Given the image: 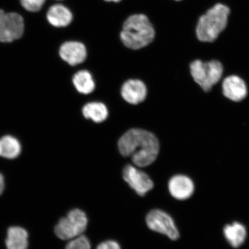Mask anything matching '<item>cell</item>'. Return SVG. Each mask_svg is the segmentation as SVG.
<instances>
[{
	"instance_id": "6da1fadb",
	"label": "cell",
	"mask_w": 249,
	"mask_h": 249,
	"mask_svg": "<svg viewBox=\"0 0 249 249\" xmlns=\"http://www.w3.org/2000/svg\"><path fill=\"white\" fill-rule=\"evenodd\" d=\"M120 154L130 157L136 166H149L157 160L160 142L153 133L140 129H132L121 137L118 142Z\"/></svg>"
},
{
	"instance_id": "7a4b0ae2",
	"label": "cell",
	"mask_w": 249,
	"mask_h": 249,
	"mask_svg": "<svg viewBox=\"0 0 249 249\" xmlns=\"http://www.w3.org/2000/svg\"><path fill=\"white\" fill-rule=\"evenodd\" d=\"M231 10L228 6L217 3L203 14L196 24V37L201 42L213 43L219 38L228 26Z\"/></svg>"
},
{
	"instance_id": "3957f363",
	"label": "cell",
	"mask_w": 249,
	"mask_h": 249,
	"mask_svg": "<svg viewBox=\"0 0 249 249\" xmlns=\"http://www.w3.org/2000/svg\"><path fill=\"white\" fill-rule=\"evenodd\" d=\"M155 36L154 28L147 16L136 14L124 21L120 38L127 48L138 50L150 44Z\"/></svg>"
},
{
	"instance_id": "277c9868",
	"label": "cell",
	"mask_w": 249,
	"mask_h": 249,
	"mask_svg": "<svg viewBox=\"0 0 249 249\" xmlns=\"http://www.w3.org/2000/svg\"><path fill=\"white\" fill-rule=\"evenodd\" d=\"M88 225L86 214L82 210L74 209L62 217L55 227L56 235L62 240H71L86 231Z\"/></svg>"
},
{
	"instance_id": "5b68a950",
	"label": "cell",
	"mask_w": 249,
	"mask_h": 249,
	"mask_svg": "<svg viewBox=\"0 0 249 249\" xmlns=\"http://www.w3.org/2000/svg\"><path fill=\"white\" fill-rule=\"evenodd\" d=\"M191 71L195 82L204 91H208L220 80L223 67L217 61L203 62L196 60L191 64Z\"/></svg>"
},
{
	"instance_id": "8992f818",
	"label": "cell",
	"mask_w": 249,
	"mask_h": 249,
	"mask_svg": "<svg viewBox=\"0 0 249 249\" xmlns=\"http://www.w3.org/2000/svg\"><path fill=\"white\" fill-rule=\"evenodd\" d=\"M24 30V19L20 14L0 9V42L10 43L20 39Z\"/></svg>"
},
{
	"instance_id": "52a82bcc",
	"label": "cell",
	"mask_w": 249,
	"mask_h": 249,
	"mask_svg": "<svg viewBox=\"0 0 249 249\" xmlns=\"http://www.w3.org/2000/svg\"><path fill=\"white\" fill-rule=\"evenodd\" d=\"M146 223L152 231L162 233L171 240L175 241L179 237L178 230L173 218L169 214L160 210H153L146 216Z\"/></svg>"
},
{
	"instance_id": "ba28073f",
	"label": "cell",
	"mask_w": 249,
	"mask_h": 249,
	"mask_svg": "<svg viewBox=\"0 0 249 249\" xmlns=\"http://www.w3.org/2000/svg\"><path fill=\"white\" fill-rule=\"evenodd\" d=\"M123 178L137 194L144 196L154 188L150 177L132 165H126L123 172Z\"/></svg>"
},
{
	"instance_id": "9c48e42d",
	"label": "cell",
	"mask_w": 249,
	"mask_h": 249,
	"mask_svg": "<svg viewBox=\"0 0 249 249\" xmlns=\"http://www.w3.org/2000/svg\"><path fill=\"white\" fill-rule=\"evenodd\" d=\"M61 58L68 64L74 66L82 63L87 57V49L82 43L76 41L65 42L59 51Z\"/></svg>"
},
{
	"instance_id": "30bf717a",
	"label": "cell",
	"mask_w": 249,
	"mask_h": 249,
	"mask_svg": "<svg viewBox=\"0 0 249 249\" xmlns=\"http://www.w3.org/2000/svg\"><path fill=\"white\" fill-rule=\"evenodd\" d=\"M169 190L174 198L183 200L189 198L194 194L195 186L188 177L177 175L169 180Z\"/></svg>"
},
{
	"instance_id": "8fae6325",
	"label": "cell",
	"mask_w": 249,
	"mask_h": 249,
	"mask_svg": "<svg viewBox=\"0 0 249 249\" xmlns=\"http://www.w3.org/2000/svg\"><path fill=\"white\" fill-rule=\"evenodd\" d=\"M147 94V87L139 80H129L124 84L121 95L127 102L138 105L145 100Z\"/></svg>"
},
{
	"instance_id": "7c38bea8",
	"label": "cell",
	"mask_w": 249,
	"mask_h": 249,
	"mask_svg": "<svg viewBox=\"0 0 249 249\" xmlns=\"http://www.w3.org/2000/svg\"><path fill=\"white\" fill-rule=\"evenodd\" d=\"M224 95L230 100L239 102L247 95V87L241 78L236 76L227 77L223 83Z\"/></svg>"
},
{
	"instance_id": "4fadbf2b",
	"label": "cell",
	"mask_w": 249,
	"mask_h": 249,
	"mask_svg": "<svg viewBox=\"0 0 249 249\" xmlns=\"http://www.w3.org/2000/svg\"><path fill=\"white\" fill-rule=\"evenodd\" d=\"M46 17L49 23L55 27H67L73 20L70 9L62 4H54L50 7Z\"/></svg>"
},
{
	"instance_id": "5bb4252c",
	"label": "cell",
	"mask_w": 249,
	"mask_h": 249,
	"mask_svg": "<svg viewBox=\"0 0 249 249\" xmlns=\"http://www.w3.org/2000/svg\"><path fill=\"white\" fill-rule=\"evenodd\" d=\"M28 233L26 230L20 227L9 228L6 239V246L8 249H27Z\"/></svg>"
},
{
	"instance_id": "9a60e30c",
	"label": "cell",
	"mask_w": 249,
	"mask_h": 249,
	"mask_svg": "<svg viewBox=\"0 0 249 249\" xmlns=\"http://www.w3.org/2000/svg\"><path fill=\"white\" fill-rule=\"evenodd\" d=\"M224 233L229 244L232 247L237 248L244 244L247 236V230L241 223L235 222L227 225L224 229Z\"/></svg>"
},
{
	"instance_id": "2e32d148",
	"label": "cell",
	"mask_w": 249,
	"mask_h": 249,
	"mask_svg": "<svg viewBox=\"0 0 249 249\" xmlns=\"http://www.w3.org/2000/svg\"><path fill=\"white\" fill-rule=\"evenodd\" d=\"M21 149L20 142L14 137L8 135L0 139V157L12 160L20 155Z\"/></svg>"
},
{
	"instance_id": "e0dca14e",
	"label": "cell",
	"mask_w": 249,
	"mask_h": 249,
	"mask_svg": "<svg viewBox=\"0 0 249 249\" xmlns=\"http://www.w3.org/2000/svg\"><path fill=\"white\" fill-rule=\"evenodd\" d=\"M83 114L87 119H91L100 123L107 119L108 110L107 107L101 102H91L83 108Z\"/></svg>"
},
{
	"instance_id": "ac0fdd59",
	"label": "cell",
	"mask_w": 249,
	"mask_h": 249,
	"mask_svg": "<svg viewBox=\"0 0 249 249\" xmlns=\"http://www.w3.org/2000/svg\"><path fill=\"white\" fill-rule=\"evenodd\" d=\"M73 83L77 91L83 94L92 92L95 87L91 73L87 71H81L74 74Z\"/></svg>"
},
{
	"instance_id": "d6986e66",
	"label": "cell",
	"mask_w": 249,
	"mask_h": 249,
	"mask_svg": "<svg viewBox=\"0 0 249 249\" xmlns=\"http://www.w3.org/2000/svg\"><path fill=\"white\" fill-rule=\"evenodd\" d=\"M65 249H91V244L86 236L82 235L71 239Z\"/></svg>"
},
{
	"instance_id": "ffe728a7",
	"label": "cell",
	"mask_w": 249,
	"mask_h": 249,
	"mask_svg": "<svg viewBox=\"0 0 249 249\" xmlns=\"http://www.w3.org/2000/svg\"><path fill=\"white\" fill-rule=\"evenodd\" d=\"M46 0H20L21 6L30 12H38L45 4Z\"/></svg>"
},
{
	"instance_id": "44dd1931",
	"label": "cell",
	"mask_w": 249,
	"mask_h": 249,
	"mask_svg": "<svg viewBox=\"0 0 249 249\" xmlns=\"http://www.w3.org/2000/svg\"><path fill=\"white\" fill-rule=\"evenodd\" d=\"M96 249H121V248L116 241L109 240L101 243Z\"/></svg>"
},
{
	"instance_id": "7402d4cb",
	"label": "cell",
	"mask_w": 249,
	"mask_h": 249,
	"mask_svg": "<svg viewBox=\"0 0 249 249\" xmlns=\"http://www.w3.org/2000/svg\"><path fill=\"white\" fill-rule=\"evenodd\" d=\"M5 186L4 179L2 174L0 173V195L2 194L3 191H4Z\"/></svg>"
},
{
	"instance_id": "603a6c76",
	"label": "cell",
	"mask_w": 249,
	"mask_h": 249,
	"mask_svg": "<svg viewBox=\"0 0 249 249\" xmlns=\"http://www.w3.org/2000/svg\"><path fill=\"white\" fill-rule=\"evenodd\" d=\"M105 1H108V2H120V1H121V0H105Z\"/></svg>"
},
{
	"instance_id": "cb8c5ba5",
	"label": "cell",
	"mask_w": 249,
	"mask_h": 249,
	"mask_svg": "<svg viewBox=\"0 0 249 249\" xmlns=\"http://www.w3.org/2000/svg\"><path fill=\"white\" fill-rule=\"evenodd\" d=\"M174 1L179 2L182 1V0H174Z\"/></svg>"
}]
</instances>
